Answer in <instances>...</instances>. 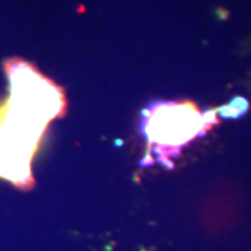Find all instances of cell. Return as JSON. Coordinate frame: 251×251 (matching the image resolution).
<instances>
[{"label":"cell","mask_w":251,"mask_h":251,"mask_svg":"<svg viewBox=\"0 0 251 251\" xmlns=\"http://www.w3.org/2000/svg\"><path fill=\"white\" fill-rule=\"evenodd\" d=\"M216 110L201 112L194 102L156 100L141 112L140 131L147 140V155L140 166L156 161L172 169L183 148L218 125Z\"/></svg>","instance_id":"obj_1"},{"label":"cell","mask_w":251,"mask_h":251,"mask_svg":"<svg viewBox=\"0 0 251 251\" xmlns=\"http://www.w3.org/2000/svg\"><path fill=\"white\" fill-rule=\"evenodd\" d=\"M249 109V102L244 98H233L229 103H226L225 106L216 109V113L221 115L225 119H237L243 116Z\"/></svg>","instance_id":"obj_2"}]
</instances>
